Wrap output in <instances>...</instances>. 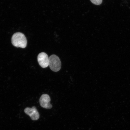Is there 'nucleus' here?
<instances>
[{"mask_svg": "<svg viewBox=\"0 0 130 130\" xmlns=\"http://www.w3.org/2000/svg\"><path fill=\"white\" fill-rule=\"evenodd\" d=\"M24 112L30 116L31 119L33 121H36L40 118L39 113L35 106L32 107V108H26L24 110Z\"/></svg>", "mask_w": 130, "mask_h": 130, "instance_id": "4", "label": "nucleus"}, {"mask_svg": "<svg viewBox=\"0 0 130 130\" xmlns=\"http://www.w3.org/2000/svg\"><path fill=\"white\" fill-rule=\"evenodd\" d=\"M49 66L50 69L54 72H58L60 70L61 63L58 56L55 55H52L49 58Z\"/></svg>", "mask_w": 130, "mask_h": 130, "instance_id": "2", "label": "nucleus"}, {"mask_svg": "<svg viewBox=\"0 0 130 130\" xmlns=\"http://www.w3.org/2000/svg\"><path fill=\"white\" fill-rule=\"evenodd\" d=\"M27 40L23 34L17 32L14 34L12 38V43L16 47L24 48L27 45Z\"/></svg>", "mask_w": 130, "mask_h": 130, "instance_id": "1", "label": "nucleus"}, {"mask_svg": "<svg viewBox=\"0 0 130 130\" xmlns=\"http://www.w3.org/2000/svg\"><path fill=\"white\" fill-rule=\"evenodd\" d=\"M90 1L93 4L97 5L101 4L102 2V0H90Z\"/></svg>", "mask_w": 130, "mask_h": 130, "instance_id": "6", "label": "nucleus"}, {"mask_svg": "<svg viewBox=\"0 0 130 130\" xmlns=\"http://www.w3.org/2000/svg\"><path fill=\"white\" fill-rule=\"evenodd\" d=\"M51 99L47 94H44L42 95L40 99V103L41 106L43 108L50 109L52 108V105L50 103Z\"/></svg>", "mask_w": 130, "mask_h": 130, "instance_id": "3", "label": "nucleus"}, {"mask_svg": "<svg viewBox=\"0 0 130 130\" xmlns=\"http://www.w3.org/2000/svg\"><path fill=\"white\" fill-rule=\"evenodd\" d=\"M49 59L48 55L45 53H40L37 57L39 64L43 68H46L49 66Z\"/></svg>", "mask_w": 130, "mask_h": 130, "instance_id": "5", "label": "nucleus"}]
</instances>
